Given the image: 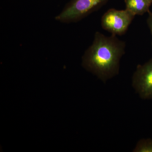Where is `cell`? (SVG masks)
<instances>
[{
	"label": "cell",
	"mask_w": 152,
	"mask_h": 152,
	"mask_svg": "<svg viewBox=\"0 0 152 152\" xmlns=\"http://www.w3.org/2000/svg\"><path fill=\"white\" fill-rule=\"evenodd\" d=\"M126 9L133 15L142 16L150 12L152 0H124Z\"/></svg>",
	"instance_id": "5b68a950"
},
{
	"label": "cell",
	"mask_w": 152,
	"mask_h": 152,
	"mask_svg": "<svg viewBox=\"0 0 152 152\" xmlns=\"http://www.w3.org/2000/svg\"><path fill=\"white\" fill-rule=\"evenodd\" d=\"M135 17L126 9L123 10L110 9L101 18V26L113 35H124L127 31Z\"/></svg>",
	"instance_id": "3957f363"
},
{
	"label": "cell",
	"mask_w": 152,
	"mask_h": 152,
	"mask_svg": "<svg viewBox=\"0 0 152 152\" xmlns=\"http://www.w3.org/2000/svg\"><path fill=\"white\" fill-rule=\"evenodd\" d=\"M132 86L142 99H152V58L137 66L133 74Z\"/></svg>",
	"instance_id": "277c9868"
},
{
	"label": "cell",
	"mask_w": 152,
	"mask_h": 152,
	"mask_svg": "<svg viewBox=\"0 0 152 152\" xmlns=\"http://www.w3.org/2000/svg\"><path fill=\"white\" fill-rule=\"evenodd\" d=\"M108 0H70L55 20L62 23H72L81 20L101 8Z\"/></svg>",
	"instance_id": "7a4b0ae2"
},
{
	"label": "cell",
	"mask_w": 152,
	"mask_h": 152,
	"mask_svg": "<svg viewBox=\"0 0 152 152\" xmlns=\"http://www.w3.org/2000/svg\"><path fill=\"white\" fill-rule=\"evenodd\" d=\"M148 17L147 19V24L148 27L149 29L150 32L152 37V12H150L148 13Z\"/></svg>",
	"instance_id": "52a82bcc"
},
{
	"label": "cell",
	"mask_w": 152,
	"mask_h": 152,
	"mask_svg": "<svg viewBox=\"0 0 152 152\" xmlns=\"http://www.w3.org/2000/svg\"><path fill=\"white\" fill-rule=\"evenodd\" d=\"M133 151L152 152V139H143L140 140Z\"/></svg>",
	"instance_id": "8992f818"
},
{
	"label": "cell",
	"mask_w": 152,
	"mask_h": 152,
	"mask_svg": "<svg viewBox=\"0 0 152 152\" xmlns=\"http://www.w3.org/2000/svg\"><path fill=\"white\" fill-rule=\"evenodd\" d=\"M126 44L117 36H107L97 31L83 57V65L104 83L119 73L121 59Z\"/></svg>",
	"instance_id": "6da1fadb"
}]
</instances>
